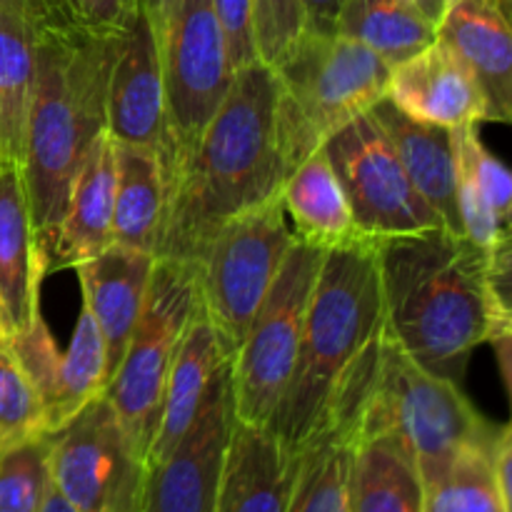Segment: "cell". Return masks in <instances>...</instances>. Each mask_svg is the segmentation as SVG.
Masks as SVG:
<instances>
[{"label": "cell", "instance_id": "cell-35", "mask_svg": "<svg viewBox=\"0 0 512 512\" xmlns=\"http://www.w3.org/2000/svg\"><path fill=\"white\" fill-rule=\"evenodd\" d=\"M255 43L258 58L275 68L305 33V15L300 0H253Z\"/></svg>", "mask_w": 512, "mask_h": 512}, {"label": "cell", "instance_id": "cell-21", "mask_svg": "<svg viewBox=\"0 0 512 512\" xmlns=\"http://www.w3.org/2000/svg\"><path fill=\"white\" fill-rule=\"evenodd\" d=\"M295 470L298 453L285 450L265 428L235 420L215 512H285Z\"/></svg>", "mask_w": 512, "mask_h": 512}, {"label": "cell", "instance_id": "cell-6", "mask_svg": "<svg viewBox=\"0 0 512 512\" xmlns=\"http://www.w3.org/2000/svg\"><path fill=\"white\" fill-rule=\"evenodd\" d=\"M390 65L343 35L305 30L273 68L278 140L288 173L325 140L388 95Z\"/></svg>", "mask_w": 512, "mask_h": 512}, {"label": "cell", "instance_id": "cell-12", "mask_svg": "<svg viewBox=\"0 0 512 512\" xmlns=\"http://www.w3.org/2000/svg\"><path fill=\"white\" fill-rule=\"evenodd\" d=\"M323 153L363 238L383 240L445 228L410 183L393 143L370 110L335 130L323 143Z\"/></svg>", "mask_w": 512, "mask_h": 512}, {"label": "cell", "instance_id": "cell-27", "mask_svg": "<svg viewBox=\"0 0 512 512\" xmlns=\"http://www.w3.org/2000/svg\"><path fill=\"white\" fill-rule=\"evenodd\" d=\"M358 418L330 413L323 428L298 450L293 493L285 512H350L348 478Z\"/></svg>", "mask_w": 512, "mask_h": 512}, {"label": "cell", "instance_id": "cell-16", "mask_svg": "<svg viewBox=\"0 0 512 512\" xmlns=\"http://www.w3.org/2000/svg\"><path fill=\"white\" fill-rule=\"evenodd\" d=\"M385 98L410 118L440 128L490 123L488 100L475 75L438 40L393 65Z\"/></svg>", "mask_w": 512, "mask_h": 512}, {"label": "cell", "instance_id": "cell-13", "mask_svg": "<svg viewBox=\"0 0 512 512\" xmlns=\"http://www.w3.org/2000/svg\"><path fill=\"white\" fill-rule=\"evenodd\" d=\"M233 425L230 360H225L183 438L163 460L148 465L140 512H215Z\"/></svg>", "mask_w": 512, "mask_h": 512}, {"label": "cell", "instance_id": "cell-19", "mask_svg": "<svg viewBox=\"0 0 512 512\" xmlns=\"http://www.w3.org/2000/svg\"><path fill=\"white\" fill-rule=\"evenodd\" d=\"M155 255L110 245L98 258L75 265L83 303L93 313L105 345V378H113L138 323ZM108 385V383H105Z\"/></svg>", "mask_w": 512, "mask_h": 512}, {"label": "cell", "instance_id": "cell-4", "mask_svg": "<svg viewBox=\"0 0 512 512\" xmlns=\"http://www.w3.org/2000/svg\"><path fill=\"white\" fill-rule=\"evenodd\" d=\"M385 328L375 240L325 250L305 310L298 360L268 430L298 453L325 425L355 365L380 343Z\"/></svg>", "mask_w": 512, "mask_h": 512}, {"label": "cell", "instance_id": "cell-32", "mask_svg": "<svg viewBox=\"0 0 512 512\" xmlns=\"http://www.w3.org/2000/svg\"><path fill=\"white\" fill-rule=\"evenodd\" d=\"M40 435H50L43 403L10 343L0 338V453Z\"/></svg>", "mask_w": 512, "mask_h": 512}, {"label": "cell", "instance_id": "cell-36", "mask_svg": "<svg viewBox=\"0 0 512 512\" xmlns=\"http://www.w3.org/2000/svg\"><path fill=\"white\" fill-rule=\"evenodd\" d=\"M213 10L223 30L233 68L240 70L245 65L258 63L253 0H213Z\"/></svg>", "mask_w": 512, "mask_h": 512}, {"label": "cell", "instance_id": "cell-7", "mask_svg": "<svg viewBox=\"0 0 512 512\" xmlns=\"http://www.w3.org/2000/svg\"><path fill=\"white\" fill-rule=\"evenodd\" d=\"M195 308V270L178 260L155 258L138 323L103 390L145 465L158 430L165 380Z\"/></svg>", "mask_w": 512, "mask_h": 512}, {"label": "cell", "instance_id": "cell-38", "mask_svg": "<svg viewBox=\"0 0 512 512\" xmlns=\"http://www.w3.org/2000/svg\"><path fill=\"white\" fill-rule=\"evenodd\" d=\"M305 15V30L320 35L335 33V20H338L343 0H300Z\"/></svg>", "mask_w": 512, "mask_h": 512}, {"label": "cell", "instance_id": "cell-39", "mask_svg": "<svg viewBox=\"0 0 512 512\" xmlns=\"http://www.w3.org/2000/svg\"><path fill=\"white\" fill-rule=\"evenodd\" d=\"M0 8L8 10V13L15 15V18L25 20V23H28L33 30H38V33L55 28L48 10H45L43 0H0Z\"/></svg>", "mask_w": 512, "mask_h": 512}, {"label": "cell", "instance_id": "cell-17", "mask_svg": "<svg viewBox=\"0 0 512 512\" xmlns=\"http://www.w3.org/2000/svg\"><path fill=\"white\" fill-rule=\"evenodd\" d=\"M443 43L483 88L490 123L512 118V33L508 0H453L435 23Z\"/></svg>", "mask_w": 512, "mask_h": 512}, {"label": "cell", "instance_id": "cell-41", "mask_svg": "<svg viewBox=\"0 0 512 512\" xmlns=\"http://www.w3.org/2000/svg\"><path fill=\"white\" fill-rule=\"evenodd\" d=\"M40 512H75V510L70 508L68 503H65L63 495H60L58 490L50 488L48 498H45V505H43V510H40Z\"/></svg>", "mask_w": 512, "mask_h": 512}, {"label": "cell", "instance_id": "cell-34", "mask_svg": "<svg viewBox=\"0 0 512 512\" xmlns=\"http://www.w3.org/2000/svg\"><path fill=\"white\" fill-rule=\"evenodd\" d=\"M55 28L115 38L133 18L138 0H43Z\"/></svg>", "mask_w": 512, "mask_h": 512}, {"label": "cell", "instance_id": "cell-8", "mask_svg": "<svg viewBox=\"0 0 512 512\" xmlns=\"http://www.w3.org/2000/svg\"><path fill=\"white\" fill-rule=\"evenodd\" d=\"M293 243L278 195L225 223L195 260L200 310L228 358L238 353Z\"/></svg>", "mask_w": 512, "mask_h": 512}, {"label": "cell", "instance_id": "cell-5", "mask_svg": "<svg viewBox=\"0 0 512 512\" xmlns=\"http://www.w3.org/2000/svg\"><path fill=\"white\" fill-rule=\"evenodd\" d=\"M503 428L483 418L460 385L420 368L383 330L378 375L355 438H395L430 485L463 453H490Z\"/></svg>", "mask_w": 512, "mask_h": 512}, {"label": "cell", "instance_id": "cell-31", "mask_svg": "<svg viewBox=\"0 0 512 512\" xmlns=\"http://www.w3.org/2000/svg\"><path fill=\"white\" fill-rule=\"evenodd\" d=\"M50 488V435L0 453V512H40Z\"/></svg>", "mask_w": 512, "mask_h": 512}, {"label": "cell", "instance_id": "cell-3", "mask_svg": "<svg viewBox=\"0 0 512 512\" xmlns=\"http://www.w3.org/2000/svg\"><path fill=\"white\" fill-rule=\"evenodd\" d=\"M115 40L63 28L38 33L20 173L43 275L75 170L105 130Z\"/></svg>", "mask_w": 512, "mask_h": 512}, {"label": "cell", "instance_id": "cell-33", "mask_svg": "<svg viewBox=\"0 0 512 512\" xmlns=\"http://www.w3.org/2000/svg\"><path fill=\"white\" fill-rule=\"evenodd\" d=\"M455 158L460 168L470 175L475 188L485 198V203L495 210L503 223L510 225L512 210V175L500 158H495L483 145L478 135V125H463L453 128Z\"/></svg>", "mask_w": 512, "mask_h": 512}, {"label": "cell", "instance_id": "cell-23", "mask_svg": "<svg viewBox=\"0 0 512 512\" xmlns=\"http://www.w3.org/2000/svg\"><path fill=\"white\" fill-rule=\"evenodd\" d=\"M225 360L230 358L223 353V345H220L213 325L208 323L198 303L178 345L168 380H165L160 420L153 445H150L148 465L163 460L175 448V443L183 438V433L198 415L200 403L210 388V380Z\"/></svg>", "mask_w": 512, "mask_h": 512}, {"label": "cell", "instance_id": "cell-20", "mask_svg": "<svg viewBox=\"0 0 512 512\" xmlns=\"http://www.w3.org/2000/svg\"><path fill=\"white\" fill-rule=\"evenodd\" d=\"M43 278L23 173L0 163V338L23 333L38 318Z\"/></svg>", "mask_w": 512, "mask_h": 512}, {"label": "cell", "instance_id": "cell-11", "mask_svg": "<svg viewBox=\"0 0 512 512\" xmlns=\"http://www.w3.org/2000/svg\"><path fill=\"white\" fill-rule=\"evenodd\" d=\"M50 478L75 512H140L148 465L105 395L50 433Z\"/></svg>", "mask_w": 512, "mask_h": 512}, {"label": "cell", "instance_id": "cell-14", "mask_svg": "<svg viewBox=\"0 0 512 512\" xmlns=\"http://www.w3.org/2000/svg\"><path fill=\"white\" fill-rule=\"evenodd\" d=\"M105 130L115 143L155 150L168 168L173 138L168 128L163 68L145 0L115 40L105 103Z\"/></svg>", "mask_w": 512, "mask_h": 512}, {"label": "cell", "instance_id": "cell-18", "mask_svg": "<svg viewBox=\"0 0 512 512\" xmlns=\"http://www.w3.org/2000/svg\"><path fill=\"white\" fill-rule=\"evenodd\" d=\"M113 198V138L103 130L75 170L63 215L45 253V275L88 263L113 245Z\"/></svg>", "mask_w": 512, "mask_h": 512}, {"label": "cell", "instance_id": "cell-30", "mask_svg": "<svg viewBox=\"0 0 512 512\" xmlns=\"http://www.w3.org/2000/svg\"><path fill=\"white\" fill-rule=\"evenodd\" d=\"M423 512H512L495 485L488 453L470 450L425 485Z\"/></svg>", "mask_w": 512, "mask_h": 512}, {"label": "cell", "instance_id": "cell-24", "mask_svg": "<svg viewBox=\"0 0 512 512\" xmlns=\"http://www.w3.org/2000/svg\"><path fill=\"white\" fill-rule=\"evenodd\" d=\"M280 203L285 215L293 220L295 240L300 243L333 250L368 240L355 228L350 205L323 148L290 170L280 188Z\"/></svg>", "mask_w": 512, "mask_h": 512}, {"label": "cell", "instance_id": "cell-29", "mask_svg": "<svg viewBox=\"0 0 512 512\" xmlns=\"http://www.w3.org/2000/svg\"><path fill=\"white\" fill-rule=\"evenodd\" d=\"M38 30L0 8V163L23 160Z\"/></svg>", "mask_w": 512, "mask_h": 512}, {"label": "cell", "instance_id": "cell-25", "mask_svg": "<svg viewBox=\"0 0 512 512\" xmlns=\"http://www.w3.org/2000/svg\"><path fill=\"white\" fill-rule=\"evenodd\" d=\"M113 243L155 255L165 215V165L155 150L115 143Z\"/></svg>", "mask_w": 512, "mask_h": 512}, {"label": "cell", "instance_id": "cell-26", "mask_svg": "<svg viewBox=\"0 0 512 512\" xmlns=\"http://www.w3.org/2000/svg\"><path fill=\"white\" fill-rule=\"evenodd\" d=\"M350 512H423L425 485L390 435L355 438L348 478Z\"/></svg>", "mask_w": 512, "mask_h": 512}, {"label": "cell", "instance_id": "cell-37", "mask_svg": "<svg viewBox=\"0 0 512 512\" xmlns=\"http://www.w3.org/2000/svg\"><path fill=\"white\" fill-rule=\"evenodd\" d=\"M490 470H493L495 485L500 490V498L505 500V505L512 510V433L510 425H505L500 438L495 440V445L488 453Z\"/></svg>", "mask_w": 512, "mask_h": 512}, {"label": "cell", "instance_id": "cell-28", "mask_svg": "<svg viewBox=\"0 0 512 512\" xmlns=\"http://www.w3.org/2000/svg\"><path fill=\"white\" fill-rule=\"evenodd\" d=\"M335 35L365 45L393 68L435 43V23L408 0H343Z\"/></svg>", "mask_w": 512, "mask_h": 512}, {"label": "cell", "instance_id": "cell-40", "mask_svg": "<svg viewBox=\"0 0 512 512\" xmlns=\"http://www.w3.org/2000/svg\"><path fill=\"white\" fill-rule=\"evenodd\" d=\"M408 3L413 5V8H418L420 13H423L428 20L438 23V18L443 15V10L448 8L453 0H408Z\"/></svg>", "mask_w": 512, "mask_h": 512}, {"label": "cell", "instance_id": "cell-15", "mask_svg": "<svg viewBox=\"0 0 512 512\" xmlns=\"http://www.w3.org/2000/svg\"><path fill=\"white\" fill-rule=\"evenodd\" d=\"M33 383L43 403L48 433L63 428L83 405L103 395L105 383V345L88 305H80L73 338L60 350L45 325L43 313L23 330L5 338Z\"/></svg>", "mask_w": 512, "mask_h": 512}, {"label": "cell", "instance_id": "cell-9", "mask_svg": "<svg viewBox=\"0 0 512 512\" xmlns=\"http://www.w3.org/2000/svg\"><path fill=\"white\" fill-rule=\"evenodd\" d=\"M145 8L163 68L173 138L170 168L198 143L233 83L235 68L215 18L213 0H145Z\"/></svg>", "mask_w": 512, "mask_h": 512}, {"label": "cell", "instance_id": "cell-2", "mask_svg": "<svg viewBox=\"0 0 512 512\" xmlns=\"http://www.w3.org/2000/svg\"><path fill=\"white\" fill-rule=\"evenodd\" d=\"M285 178L278 78L258 60L235 70L198 143L165 173V215L155 258L193 268L225 223L278 198Z\"/></svg>", "mask_w": 512, "mask_h": 512}, {"label": "cell", "instance_id": "cell-10", "mask_svg": "<svg viewBox=\"0 0 512 512\" xmlns=\"http://www.w3.org/2000/svg\"><path fill=\"white\" fill-rule=\"evenodd\" d=\"M323 255L325 250L295 240L238 353L230 358V388L240 423L265 428L288 388Z\"/></svg>", "mask_w": 512, "mask_h": 512}, {"label": "cell", "instance_id": "cell-1", "mask_svg": "<svg viewBox=\"0 0 512 512\" xmlns=\"http://www.w3.org/2000/svg\"><path fill=\"white\" fill-rule=\"evenodd\" d=\"M385 333L428 373L463 388L493 345L510 375V243L480 250L450 230L375 240Z\"/></svg>", "mask_w": 512, "mask_h": 512}, {"label": "cell", "instance_id": "cell-22", "mask_svg": "<svg viewBox=\"0 0 512 512\" xmlns=\"http://www.w3.org/2000/svg\"><path fill=\"white\" fill-rule=\"evenodd\" d=\"M370 113L393 143L420 198L438 213L445 230L463 235L458 213V158H455L453 130L410 118L388 98L378 100Z\"/></svg>", "mask_w": 512, "mask_h": 512}]
</instances>
